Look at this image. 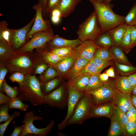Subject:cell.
Instances as JSON below:
<instances>
[{"label":"cell","instance_id":"cell-58","mask_svg":"<svg viewBox=\"0 0 136 136\" xmlns=\"http://www.w3.org/2000/svg\"><path fill=\"white\" fill-rule=\"evenodd\" d=\"M61 18L60 17L51 16V21L53 23L58 24L60 21Z\"/></svg>","mask_w":136,"mask_h":136},{"label":"cell","instance_id":"cell-13","mask_svg":"<svg viewBox=\"0 0 136 136\" xmlns=\"http://www.w3.org/2000/svg\"><path fill=\"white\" fill-rule=\"evenodd\" d=\"M99 47L94 41L86 40L73 48L74 54L76 57L82 58L90 61L92 60L96 49Z\"/></svg>","mask_w":136,"mask_h":136},{"label":"cell","instance_id":"cell-60","mask_svg":"<svg viewBox=\"0 0 136 136\" xmlns=\"http://www.w3.org/2000/svg\"><path fill=\"white\" fill-rule=\"evenodd\" d=\"M132 93L133 95L136 96V85L133 86Z\"/></svg>","mask_w":136,"mask_h":136},{"label":"cell","instance_id":"cell-40","mask_svg":"<svg viewBox=\"0 0 136 136\" xmlns=\"http://www.w3.org/2000/svg\"><path fill=\"white\" fill-rule=\"evenodd\" d=\"M48 50H50L58 56L63 57L74 54L73 48L71 47L58 48Z\"/></svg>","mask_w":136,"mask_h":136},{"label":"cell","instance_id":"cell-42","mask_svg":"<svg viewBox=\"0 0 136 136\" xmlns=\"http://www.w3.org/2000/svg\"><path fill=\"white\" fill-rule=\"evenodd\" d=\"M9 109L8 104H2L0 106V123L5 122L10 118L8 114Z\"/></svg>","mask_w":136,"mask_h":136},{"label":"cell","instance_id":"cell-21","mask_svg":"<svg viewBox=\"0 0 136 136\" xmlns=\"http://www.w3.org/2000/svg\"><path fill=\"white\" fill-rule=\"evenodd\" d=\"M116 89L122 92L131 94L133 87L126 76H116L115 79Z\"/></svg>","mask_w":136,"mask_h":136},{"label":"cell","instance_id":"cell-47","mask_svg":"<svg viewBox=\"0 0 136 136\" xmlns=\"http://www.w3.org/2000/svg\"><path fill=\"white\" fill-rule=\"evenodd\" d=\"M61 0H48L47 2L46 12L50 13L54 9L57 8Z\"/></svg>","mask_w":136,"mask_h":136},{"label":"cell","instance_id":"cell-23","mask_svg":"<svg viewBox=\"0 0 136 136\" xmlns=\"http://www.w3.org/2000/svg\"><path fill=\"white\" fill-rule=\"evenodd\" d=\"M111 123L108 132L109 136H117L127 135L125 126L115 119L113 117L110 118Z\"/></svg>","mask_w":136,"mask_h":136},{"label":"cell","instance_id":"cell-49","mask_svg":"<svg viewBox=\"0 0 136 136\" xmlns=\"http://www.w3.org/2000/svg\"><path fill=\"white\" fill-rule=\"evenodd\" d=\"M130 45L132 49L136 45V26H131Z\"/></svg>","mask_w":136,"mask_h":136},{"label":"cell","instance_id":"cell-15","mask_svg":"<svg viewBox=\"0 0 136 136\" xmlns=\"http://www.w3.org/2000/svg\"><path fill=\"white\" fill-rule=\"evenodd\" d=\"M82 42L78 38L69 40L61 37L57 35H54L47 43L45 48L47 50L62 47H71L75 48Z\"/></svg>","mask_w":136,"mask_h":136},{"label":"cell","instance_id":"cell-45","mask_svg":"<svg viewBox=\"0 0 136 136\" xmlns=\"http://www.w3.org/2000/svg\"><path fill=\"white\" fill-rule=\"evenodd\" d=\"M8 72V70L4 63L0 62V91L3 93L4 92L2 88V84Z\"/></svg>","mask_w":136,"mask_h":136},{"label":"cell","instance_id":"cell-35","mask_svg":"<svg viewBox=\"0 0 136 136\" xmlns=\"http://www.w3.org/2000/svg\"><path fill=\"white\" fill-rule=\"evenodd\" d=\"M112 117L125 126L128 122L126 114L114 105Z\"/></svg>","mask_w":136,"mask_h":136},{"label":"cell","instance_id":"cell-25","mask_svg":"<svg viewBox=\"0 0 136 136\" xmlns=\"http://www.w3.org/2000/svg\"><path fill=\"white\" fill-rule=\"evenodd\" d=\"M109 50L114 61L121 64L132 65L119 46L114 45L110 48Z\"/></svg>","mask_w":136,"mask_h":136},{"label":"cell","instance_id":"cell-53","mask_svg":"<svg viewBox=\"0 0 136 136\" xmlns=\"http://www.w3.org/2000/svg\"><path fill=\"white\" fill-rule=\"evenodd\" d=\"M128 78L132 86L136 85V72L128 77Z\"/></svg>","mask_w":136,"mask_h":136},{"label":"cell","instance_id":"cell-10","mask_svg":"<svg viewBox=\"0 0 136 136\" xmlns=\"http://www.w3.org/2000/svg\"><path fill=\"white\" fill-rule=\"evenodd\" d=\"M67 84L69 93L67 110L64 119L58 124V128L60 130L63 129L66 126L67 123L74 114L76 106L78 100L84 94V93L77 91L68 83Z\"/></svg>","mask_w":136,"mask_h":136},{"label":"cell","instance_id":"cell-44","mask_svg":"<svg viewBox=\"0 0 136 136\" xmlns=\"http://www.w3.org/2000/svg\"><path fill=\"white\" fill-rule=\"evenodd\" d=\"M25 75L19 72H15L9 77V79L12 82H16L19 85L21 84L24 81Z\"/></svg>","mask_w":136,"mask_h":136},{"label":"cell","instance_id":"cell-48","mask_svg":"<svg viewBox=\"0 0 136 136\" xmlns=\"http://www.w3.org/2000/svg\"><path fill=\"white\" fill-rule=\"evenodd\" d=\"M49 66L42 60L39 62L35 67L34 75H41L42 74Z\"/></svg>","mask_w":136,"mask_h":136},{"label":"cell","instance_id":"cell-11","mask_svg":"<svg viewBox=\"0 0 136 136\" xmlns=\"http://www.w3.org/2000/svg\"><path fill=\"white\" fill-rule=\"evenodd\" d=\"M36 16V13L31 21L22 28L12 29L11 46L14 50H18L26 43L28 34L33 24Z\"/></svg>","mask_w":136,"mask_h":136},{"label":"cell","instance_id":"cell-12","mask_svg":"<svg viewBox=\"0 0 136 136\" xmlns=\"http://www.w3.org/2000/svg\"><path fill=\"white\" fill-rule=\"evenodd\" d=\"M32 8L36 11V18L28 34L27 41L37 32L47 31L51 29L49 21L43 18L42 8L40 4L39 3L34 5Z\"/></svg>","mask_w":136,"mask_h":136},{"label":"cell","instance_id":"cell-1","mask_svg":"<svg viewBox=\"0 0 136 136\" xmlns=\"http://www.w3.org/2000/svg\"><path fill=\"white\" fill-rule=\"evenodd\" d=\"M42 60L36 51L33 53L17 50L12 57L1 62L4 63L10 73L17 71L26 75H33L36 66Z\"/></svg>","mask_w":136,"mask_h":136},{"label":"cell","instance_id":"cell-31","mask_svg":"<svg viewBox=\"0 0 136 136\" xmlns=\"http://www.w3.org/2000/svg\"><path fill=\"white\" fill-rule=\"evenodd\" d=\"M60 76L59 73L54 67L49 66L38 78L41 83L50 81Z\"/></svg>","mask_w":136,"mask_h":136},{"label":"cell","instance_id":"cell-29","mask_svg":"<svg viewBox=\"0 0 136 136\" xmlns=\"http://www.w3.org/2000/svg\"><path fill=\"white\" fill-rule=\"evenodd\" d=\"M8 24L5 21L0 22V40H2L12 47L11 37L12 29L8 27Z\"/></svg>","mask_w":136,"mask_h":136},{"label":"cell","instance_id":"cell-2","mask_svg":"<svg viewBox=\"0 0 136 136\" xmlns=\"http://www.w3.org/2000/svg\"><path fill=\"white\" fill-rule=\"evenodd\" d=\"M96 13L102 32L107 31L125 23L124 17L113 11V4L105 1L90 0Z\"/></svg>","mask_w":136,"mask_h":136},{"label":"cell","instance_id":"cell-50","mask_svg":"<svg viewBox=\"0 0 136 136\" xmlns=\"http://www.w3.org/2000/svg\"><path fill=\"white\" fill-rule=\"evenodd\" d=\"M25 125L23 124L20 126H15L12 133L10 135V136H20L23 131Z\"/></svg>","mask_w":136,"mask_h":136},{"label":"cell","instance_id":"cell-52","mask_svg":"<svg viewBox=\"0 0 136 136\" xmlns=\"http://www.w3.org/2000/svg\"><path fill=\"white\" fill-rule=\"evenodd\" d=\"M126 114L128 118L132 116H136V109L132 105Z\"/></svg>","mask_w":136,"mask_h":136},{"label":"cell","instance_id":"cell-34","mask_svg":"<svg viewBox=\"0 0 136 136\" xmlns=\"http://www.w3.org/2000/svg\"><path fill=\"white\" fill-rule=\"evenodd\" d=\"M22 98L18 96L12 98L8 104L9 109H17L23 111H26L28 106L23 103Z\"/></svg>","mask_w":136,"mask_h":136},{"label":"cell","instance_id":"cell-39","mask_svg":"<svg viewBox=\"0 0 136 136\" xmlns=\"http://www.w3.org/2000/svg\"><path fill=\"white\" fill-rule=\"evenodd\" d=\"M94 55L107 61L114 60L113 56L108 49L100 47L96 49Z\"/></svg>","mask_w":136,"mask_h":136},{"label":"cell","instance_id":"cell-38","mask_svg":"<svg viewBox=\"0 0 136 136\" xmlns=\"http://www.w3.org/2000/svg\"><path fill=\"white\" fill-rule=\"evenodd\" d=\"M2 88L3 92L12 98L19 95L18 87H13L10 86L6 83L5 79L3 82Z\"/></svg>","mask_w":136,"mask_h":136},{"label":"cell","instance_id":"cell-26","mask_svg":"<svg viewBox=\"0 0 136 136\" xmlns=\"http://www.w3.org/2000/svg\"><path fill=\"white\" fill-rule=\"evenodd\" d=\"M127 26L124 23L108 31L113 39L115 45L119 46L120 45Z\"/></svg>","mask_w":136,"mask_h":136},{"label":"cell","instance_id":"cell-55","mask_svg":"<svg viewBox=\"0 0 136 136\" xmlns=\"http://www.w3.org/2000/svg\"><path fill=\"white\" fill-rule=\"evenodd\" d=\"M50 14L51 16L61 17V13L60 11L57 8L53 10Z\"/></svg>","mask_w":136,"mask_h":136},{"label":"cell","instance_id":"cell-57","mask_svg":"<svg viewBox=\"0 0 136 136\" xmlns=\"http://www.w3.org/2000/svg\"><path fill=\"white\" fill-rule=\"evenodd\" d=\"M48 0H39L40 3L42 7L43 12H46L47 2Z\"/></svg>","mask_w":136,"mask_h":136},{"label":"cell","instance_id":"cell-4","mask_svg":"<svg viewBox=\"0 0 136 136\" xmlns=\"http://www.w3.org/2000/svg\"><path fill=\"white\" fill-rule=\"evenodd\" d=\"M101 32L94 11L79 25L77 34L78 38L83 42L88 40L95 41Z\"/></svg>","mask_w":136,"mask_h":136},{"label":"cell","instance_id":"cell-9","mask_svg":"<svg viewBox=\"0 0 136 136\" xmlns=\"http://www.w3.org/2000/svg\"><path fill=\"white\" fill-rule=\"evenodd\" d=\"M68 92H65L64 86L62 85L45 95V104L51 107L64 108L67 104Z\"/></svg>","mask_w":136,"mask_h":136},{"label":"cell","instance_id":"cell-36","mask_svg":"<svg viewBox=\"0 0 136 136\" xmlns=\"http://www.w3.org/2000/svg\"><path fill=\"white\" fill-rule=\"evenodd\" d=\"M101 72L92 60L77 74L75 78L80 75L84 73H89L91 75H93L100 74Z\"/></svg>","mask_w":136,"mask_h":136},{"label":"cell","instance_id":"cell-33","mask_svg":"<svg viewBox=\"0 0 136 136\" xmlns=\"http://www.w3.org/2000/svg\"><path fill=\"white\" fill-rule=\"evenodd\" d=\"M116 69L122 76H130L136 72V66L120 63L114 61Z\"/></svg>","mask_w":136,"mask_h":136},{"label":"cell","instance_id":"cell-43","mask_svg":"<svg viewBox=\"0 0 136 136\" xmlns=\"http://www.w3.org/2000/svg\"><path fill=\"white\" fill-rule=\"evenodd\" d=\"M20 112H16L10 115L11 116L10 118L3 123L0 124V136H3L5 132L11 121L15 118L17 117L19 115Z\"/></svg>","mask_w":136,"mask_h":136},{"label":"cell","instance_id":"cell-61","mask_svg":"<svg viewBox=\"0 0 136 136\" xmlns=\"http://www.w3.org/2000/svg\"><path fill=\"white\" fill-rule=\"evenodd\" d=\"M89 1L90 0L97 1H105L108 2H110L112 0H88Z\"/></svg>","mask_w":136,"mask_h":136},{"label":"cell","instance_id":"cell-28","mask_svg":"<svg viewBox=\"0 0 136 136\" xmlns=\"http://www.w3.org/2000/svg\"><path fill=\"white\" fill-rule=\"evenodd\" d=\"M61 81V78L56 77L48 81L41 83V89L43 94L46 95L55 90Z\"/></svg>","mask_w":136,"mask_h":136},{"label":"cell","instance_id":"cell-18","mask_svg":"<svg viewBox=\"0 0 136 136\" xmlns=\"http://www.w3.org/2000/svg\"><path fill=\"white\" fill-rule=\"evenodd\" d=\"M36 52L39 54L43 61L49 66H52L56 64L65 57L60 56L44 48L36 49Z\"/></svg>","mask_w":136,"mask_h":136},{"label":"cell","instance_id":"cell-56","mask_svg":"<svg viewBox=\"0 0 136 136\" xmlns=\"http://www.w3.org/2000/svg\"><path fill=\"white\" fill-rule=\"evenodd\" d=\"M99 77L102 81L105 82L108 80L109 77L105 72L101 74H100Z\"/></svg>","mask_w":136,"mask_h":136},{"label":"cell","instance_id":"cell-3","mask_svg":"<svg viewBox=\"0 0 136 136\" xmlns=\"http://www.w3.org/2000/svg\"><path fill=\"white\" fill-rule=\"evenodd\" d=\"M18 88V96L23 100L28 101L34 106L45 104L41 83L35 75H25L24 81L19 85Z\"/></svg>","mask_w":136,"mask_h":136},{"label":"cell","instance_id":"cell-7","mask_svg":"<svg viewBox=\"0 0 136 136\" xmlns=\"http://www.w3.org/2000/svg\"><path fill=\"white\" fill-rule=\"evenodd\" d=\"M115 88V80H111L104 82L103 85L98 89L85 93L92 95L93 105H97L111 101Z\"/></svg>","mask_w":136,"mask_h":136},{"label":"cell","instance_id":"cell-6","mask_svg":"<svg viewBox=\"0 0 136 136\" xmlns=\"http://www.w3.org/2000/svg\"><path fill=\"white\" fill-rule=\"evenodd\" d=\"M42 117L36 115L34 116L33 112L29 111L25 113L23 123L25 125L24 129L20 136H24L28 135L33 136H46L51 131L55 124V121L52 119L48 125L42 128L36 127L33 124L34 120H40Z\"/></svg>","mask_w":136,"mask_h":136},{"label":"cell","instance_id":"cell-19","mask_svg":"<svg viewBox=\"0 0 136 136\" xmlns=\"http://www.w3.org/2000/svg\"><path fill=\"white\" fill-rule=\"evenodd\" d=\"M91 74L84 73L76 77L68 83L77 91L84 93Z\"/></svg>","mask_w":136,"mask_h":136},{"label":"cell","instance_id":"cell-41","mask_svg":"<svg viewBox=\"0 0 136 136\" xmlns=\"http://www.w3.org/2000/svg\"><path fill=\"white\" fill-rule=\"evenodd\" d=\"M98 69L101 72L106 67L112 64L110 61H107L94 55L92 59Z\"/></svg>","mask_w":136,"mask_h":136},{"label":"cell","instance_id":"cell-8","mask_svg":"<svg viewBox=\"0 0 136 136\" xmlns=\"http://www.w3.org/2000/svg\"><path fill=\"white\" fill-rule=\"evenodd\" d=\"M54 35L52 28L47 31L37 32L33 35L28 42L18 50L21 52L33 53L35 49L45 47L47 43Z\"/></svg>","mask_w":136,"mask_h":136},{"label":"cell","instance_id":"cell-24","mask_svg":"<svg viewBox=\"0 0 136 136\" xmlns=\"http://www.w3.org/2000/svg\"><path fill=\"white\" fill-rule=\"evenodd\" d=\"M94 41L100 48L108 49L115 45L113 39L108 31L101 32Z\"/></svg>","mask_w":136,"mask_h":136},{"label":"cell","instance_id":"cell-17","mask_svg":"<svg viewBox=\"0 0 136 136\" xmlns=\"http://www.w3.org/2000/svg\"><path fill=\"white\" fill-rule=\"evenodd\" d=\"M76 57L74 54L66 57L56 64L52 66L59 73L60 76L65 75L75 63Z\"/></svg>","mask_w":136,"mask_h":136},{"label":"cell","instance_id":"cell-54","mask_svg":"<svg viewBox=\"0 0 136 136\" xmlns=\"http://www.w3.org/2000/svg\"><path fill=\"white\" fill-rule=\"evenodd\" d=\"M105 72L109 77L115 78H116V76L113 67H110Z\"/></svg>","mask_w":136,"mask_h":136},{"label":"cell","instance_id":"cell-46","mask_svg":"<svg viewBox=\"0 0 136 136\" xmlns=\"http://www.w3.org/2000/svg\"><path fill=\"white\" fill-rule=\"evenodd\" d=\"M125 127L127 135L136 136V122L128 121Z\"/></svg>","mask_w":136,"mask_h":136},{"label":"cell","instance_id":"cell-14","mask_svg":"<svg viewBox=\"0 0 136 136\" xmlns=\"http://www.w3.org/2000/svg\"><path fill=\"white\" fill-rule=\"evenodd\" d=\"M131 94L121 92L115 88L114 90L112 101L114 105L126 113L132 105Z\"/></svg>","mask_w":136,"mask_h":136},{"label":"cell","instance_id":"cell-22","mask_svg":"<svg viewBox=\"0 0 136 136\" xmlns=\"http://www.w3.org/2000/svg\"><path fill=\"white\" fill-rule=\"evenodd\" d=\"M76 61L73 66L65 75L69 79V81L73 80L77 74L90 61L82 58L77 57Z\"/></svg>","mask_w":136,"mask_h":136},{"label":"cell","instance_id":"cell-5","mask_svg":"<svg viewBox=\"0 0 136 136\" xmlns=\"http://www.w3.org/2000/svg\"><path fill=\"white\" fill-rule=\"evenodd\" d=\"M93 105L92 95L84 93L76 104L74 114L67 123L66 126L71 124H82L90 118V112Z\"/></svg>","mask_w":136,"mask_h":136},{"label":"cell","instance_id":"cell-59","mask_svg":"<svg viewBox=\"0 0 136 136\" xmlns=\"http://www.w3.org/2000/svg\"><path fill=\"white\" fill-rule=\"evenodd\" d=\"M131 102L132 105L136 109V96L134 95L132 96Z\"/></svg>","mask_w":136,"mask_h":136},{"label":"cell","instance_id":"cell-37","mask_svg":"<svg viewBox=\"0 0 136 136\" xmlns=\"http://www.w3.org/2000/svg\"><path fill=\"white\" fill-rule=\"evenodd\" d=\"M124 22L127 25L132 26L136 25V3L124 17Z\"/></svg>","mask_w":136,"mask_h":136},{"label":"cell","instance_id":"cell-20","mask_svg":"<svg viewBox=\"0 0 136 136\" xmlns=\"http://www.w3.org/2000/svg\"><path fill=\"white\" fill-rule=\"evenodd\" d=\"M81 0H61L57 8L60 11L61 17L65 18L69 16L74 10L77 6Z\"/></svg>","mask_w":136,"mask_h":136},{"label":"cell","instance_id":"cell-62","mask_svg":"<svg viewBox=\"0 0 136 136\" xmlns=\"http://www.w3.org/2000/svg\"></svg>","mask_w":136,"mask_h":136},{"label":"cell","instance_id":"cell-30","mask_svg":"<svg viewBox=\"0 0 136 136\" xmlns=\"http://www.w3.org/2000/svg\"><path fill=\"white\" fill-rule=\"evenodd\" d=\"M99 74H97L91 75L84 93L97 89L103 85L104 82L100 79Z\"/></svg>","mask_w":136,"mask_h":136},{"label":"cell","instance_id":"cell-16","mask_svg":"<svg viewBox=\"0 0 136 136\" xmlns=\"http://www.w3.org/2000/svg\"><path fill=\"white\" fill-rule=\"evenodd\" d=\"M114 106L112 101L103 104L93 105L90 112V118L104 117L110 119L113 115Z\"/></svg>","mask_w":136,"mask_h":136},{"label":"cell","instance_id":"cell-51","mask_svg":"<svg viewBox=\"0 0 136 136\" xmlns=\"http://www.w3.org/2000/svg\"><path fill=\"white\" fill-rule=\"evenodd\" d=\"M11 99L9 96L4 95L3 93L0 92V105L8 104Z\"/></svg>","mask_w":136,"mask_h":136},{"label":"cell","instance_id":"cell-32","mask_svg":"<svg viewBox=\"0 0 136 136\" xmlns=\"http://www.w3.org/2000/svg\"><path fill=\"white\" fill-rule=\"evenodd\" d=\"M131 29V26L127 25L119 46L127 53H128L131 49L130 45Z\"/></svg>","mask_w":136,"mask_h":136},{"label":"cell","instance_id":"cell-27","mask_svg":"<svg viewBox=\"0 0 136 136\" xmlns=\"http://www.w3.org/2000/svg\"><path fill=\"white\" fill-rule=\"evenodd\" d=\"M17 51L4 41L0 40V62H3L8 60Z\"/></svg>","mask_w":136,"mask_h":136}]
</instances>
